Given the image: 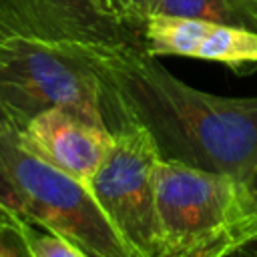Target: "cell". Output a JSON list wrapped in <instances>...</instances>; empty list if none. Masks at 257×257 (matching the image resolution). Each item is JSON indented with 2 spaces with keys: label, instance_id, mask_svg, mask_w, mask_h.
Wrapping results in <instances>:
<instances>
[{
  "label": "cell",
  "instance_id": "obj_1",
  "mask_svg": "<svg viewBox=\"0 0 257 257\" xmlns=\"http://www.w3.org/2000/svg\"><path fill=\"white\" fill-rule=\"evenodd\" d=\"M108 131L143 126L161 159L247 181L257 169V96H219L173 76L143 44H82Z\"/></svg>",
  "mask_w": 257,
  "mask_h": 257
},
{
  "label": "cell",
  "instance_id": "obj_2",
  "mask_svg": "<svg viewBox=\"0 0 257 257\" xmlns=\"http://www.w3.org/2000/svg\"><path fill=\"white\" fill-rule=\"evenodd\" d=\"M159 257H235L257 239L243 181L159 159L155 171Z\"/></svg>",
  "mask_w": 257,
  "mask_h": 257
},
{
  "label": "cell",
  "instance_id": "obj_3",
  "mask_svg": "<svg viewBox=\"0 0 257 257\" xmlns=\"http://www.w3.org/2000/svg\"><path fill=\"white\" fill-rule=\"evenodd\" d=\"M0 106L14 131L50 108L104 124L98 78L78 42L0 38Z\"/></svg>",
  "mask_w": 257,
  "mask_h": 257
},
{
  "label": "cell",
  "instance_id": "obj_4",
  "mask_svg": "<svg viewBox=\"0 0 257 257\" xmlns=\"http://www.w3.org/2000/svg\"><path fill=\"white\" fill-rule=\"evenodd\" d=\"M0 163L14 181L32 225L74 241L92 257H137L88 185L32 155L14 128L0 131Z\"/></svg>",
  "mask_w": 257,
  "mask_h": 257
},
{
  "label": "cell",
  "instance_id": "obj_5",
  "mask_svg": "<svg viewBox=\"0 0 257 257\" xmlns=\"http://www.w3.org/2000/svg\"><path fill=\"white\" fill-rule=\"evenodd\" d=\"M110 133L112 145L88 181V189L137 257H159L155 203L159 151L139 124H120Z\"/></svg>",
  "mask_w": 257,
  "mask_h": 257
},
{
  "label": "cell",
  "instance_id": "obj_6",
  "mask_svg": "<svg viewBox=\"0 0 257 257\" xmlns=\"http://www.w3.org/2000/svg\"><path fill=\"white\" fill-rule=\"evenodd\" d=\"M0 32L52 42L143 44V36L102 16L90 0H0Z\"/></svg>",
  "mask_w": 257,
  "mask_h": 257
},
{
  "label": "cell",
  "instance_id": "obj_7",
  "mask_svg": "<svg viewBox=\"0 0 257 257\" xmlns=\"http://www.w3.org/2000/svg\"><path fill=\"white\" fill-rule=\"evenodd\" d=\"M143 48L153 56H185L219 62L237 74L257 68V30L197 18L151 14Z\"/></svg>",
  "mask_w": 257,
  "mask_h": 257
},
{
  "label": "cell",
  "instance_id": "obj_8",
  "mask_svg": "<svg viewBox=\"0 0 257 257\" xmlns=\"http://www.w3.org/2000/svg\"><path fill=\"white\" fill-rule=\"evenodd\" d=\"M16 133L32 155L84 185H88L112 145L108 126L64 108L44 110Z\"/></svg>",
  "mask_w": 257,
  "mask_h": 257
},
{
  "label": "cell",
  "instance_id": "obj_9",
  "mask_svg": "<svg viewBox=\"0 0 257 257\" xmlns=\"http://www.w3.org/2000/svg\"><path fill=\"white\" fill-rule=\"evenodd\" d=\"M153 14L257 30V0H157Z\"/></svg>",
  "mask_w": 257,
  "mask_h": 257
},
{
  "label": "cell",
  "instance_id": "obj_10",
  "mask_svg": "<svg viewBox=\"0 0 257 257\" xmlns=\"http://www.w3.org/2000/svg\"><path fill=\"white\" fill-rule=\"evenodd\" d=\"M22 235L32 257H92L74 241L46 229H36L32 223L22 227Z\"/></svg>",
  "mask_w": 257,
  "mask_h": 257
},
{
  "label": "cell",
  "instance_id": "obj_11",
  "mask_svg": "<svg viewBox=\"0 0 257 257\" xmlns=\"http://www.w3.org/2000/svg\"><path fill=\"white\" fill-rule=\"evenodd\" d=\"M92 6L108 20L143 36L147 18L155 12L157 0H90Z\"/></svg>",
  "mask_w": 257,
  "mask_h": 257
},
{
  "label": "cell",
  "instance_id": "obj_12",
  "mask_svg": "<svg viewBox=\"0 0 257 257\" xmlns=\"http://www.w3.org/2000/svg\"><path fill=\"white\" fill-rule=\"evenodd\" d=\"M26 223L28 221L0 211V257H32L22 235Z\"/></svg>",
  "mask_w": 257,
  "mask_h": 257
},
{
  "label": "cell",
  "instance_id": "obj_13",
  "mask_svg": "<svg viewBox=\"0 0 257 257\" xmlns=\"http://www.w3.org/2000/svg\"><path fill=\"white\" fill-rule=\"evenodd\" d=\"M0 211L30 223L28 213H26V205H24L14 181L10 179V175L2 163H0Z\"/></svg>",
  "mask_w": 257,
  "mask_h": 257
},
{
  "label": "cell",
  "instance_id": "obj_14",
  "mask_svg": "<svg viewBox=\"0 0 257 257\" xmlns=\"http://www.w3.org/2000/svg\"><path fill=\"white\" fill-rule=\"evenodd\" d=\"M243 185H245V189H247V195H249V199H251L253 211H255V215H257V169L251 173V177H249L247 181H243Z\"/></svg>",
  "mask_w": 257,
  "mask_h": 257
},
{
  "label": "cell",
  "instance_id": "obj_15",
  "mask_svg": "<svg viewBox=\"0 0 257 257\" xmlns=\"http://www.w3.org/2000/svg\"><path fill=\"white\" fill-rule=\"evenodd\" d=\"M235 257H257V239H253L251 243H247Z\"/></svg>",
  "mask_w": 257,
  "mask_h": 257
},
{
  "label": "cell",
  "instance_id": "obj_16",
  "mask_svg": "<svg viewBox=\"0 0 257 257\" xmlns=\"http://www.w3.org/2000/svg\"><path fill=\"white\" fill-rule=\"evenodd\" d=\"M0 38H4V34H2V32H0ZM4 128H12V124H10L8 116L4 114V110H2V106H0V131H4Z\"/></svg>",
  "mask_w": 257,
  "mask_h": 257
}]
</instances>
